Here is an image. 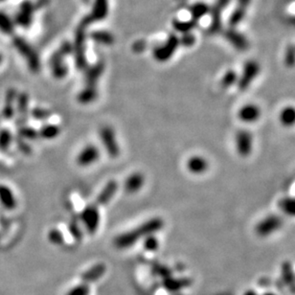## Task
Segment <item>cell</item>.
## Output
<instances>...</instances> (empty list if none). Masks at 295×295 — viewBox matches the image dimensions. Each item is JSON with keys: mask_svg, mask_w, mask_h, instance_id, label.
I'll list each match as a JSON object with an SVG mask.
<instances>
[{"mask_svg": "<svg viewBox=\"0 0 295 295\" xmlns=\"http://www.w3.org/2000/svg\"><path fill=\"white\" fill-rule=\"evenodd\" d=\"M264 295H276L273 293V292H265V294Z\"/></svg>", "mask_w": 295, "mask_h": 295, "instance_id": "obj_27", "label": "cell"}, {"mask_svg": "<svg viewBox=\"0 0 295 295\" xmlns=\"http://www.w3.org/2000/svg\"><path fill=\"white\" fill-rule=\"evenodd\" d=\"M153 274L162 277L164 279L171 276V270L167 266L162 265H153Z\"/></svg>", "mask_w": 295, "mask_h": 295, "instance_id": "obj_22", "label": "cell"}, {"mask_svg": "<svg viewBox=\"0 0 295 295\" xmlns=\"http://www.w3.org/2000/svg\"><path fill=\"white\" fill-rule=\"evenodd\" d=\"M144 182H145V178L142 173H133L127 178L125 182V190L127 193H136L142 188Z\"/></svg>", "mask_w": 295, "mask_h": 295, "instance_id": "obj_9", "label": "cell"}, {"mask_svg": "<svg viewBox=\"0 0 295 295\" xmlns=\"http://www.w3.org/2000/svg\"><path fill=\"white\" fill-rule=\"evenodd\" d=\"M48 240L49 242L56 245H61L64 242L63 235L61 234V231L58 229H52L48 233Z\"/></svg>", "mask_w": 295, "mask_h": 295, "instance_id": "obj_20", "label": "cell"}, {"mask_svg": "<svg viewBox=\"0 0 295 295\" xmlns=\"http://www.w3.org/2000/svg\"><path fill=\"white\" fill-rule=\"evenodd\" d=\"M118 189V184L115 182L114 180H111L108 182L107 185L103 188L102 191L100 194L96 199V204L97 205H106L109 204L112 201V198L116 193Z\"/></svg>", "mask_w": 295, "mask_h": 295, "instance_id": "obj_6", "label": "cell"}, {"mask_svg": "<svg viewBox=\"0 0 295 295\" xmlns=\"http://www.w3.org/2000/svg\"><path fill=\"white\" fill-rule=\"evenodd\" d=\"M106 271H107V266L105 264L100 263V264L93 265L87 271L82 273L81 277V281L83 284H86V285L94 283L98 281L99 279H101L106 273Z\"/></svg>", "mask_w": 295, "mask_h": 295, "instance_id": "obj_5", "label": "cell"}, {"mask_svg": "<svg viewBox=\"0 0 295 295\" xmlns=\"http://www.w3.org/2000/svg\"><path fill=\"white\" fill-rule=\"evenodd\" d=\"M261 115L260 109L255 105H246L239 112L240 118L246 123L256 122Z\"/></svg>", "mask_w": 295, "mask_h": 295, "instance_id": "obj_11", "label": "cell"}, {"mask_svg": "<svg viewBox=\"0 0 295 295\" xmlns=\"http://www.w3.org/2000/svg\"><path fill=\"white\" fill-rule=\"evenodd\" d=\"M280 121L285 127H292L295 125V108L286 107L280 113Z\"/></svg>", "mask_w": 295, "mask_h": 295, "instance_id": "obj_15", "label": "cell"}, {"mask_svg": "<svg viewBox=\"0 0 295 295\" xmlns=\"http://www.w3.org/2000/svg\"><path fill=\"white\" fill-rule=\"evenodd\" d=\"M244 295H258V293H257L255 290L250 289V290H247V291H245Z\"/></svg>", "mask_w": 295, "mask_h": 295, "instance_id": "obj_25", "label": "cell"}, {"mask_svg": "<svg viewBox=\"0 0 295 295\" xmlns=\"http://www.w3.org/2000/svg\"><path fill=\"white\" fill-rule=\"evenodd\" d=\"M69 231L71 233L73 238L78 241V242H81V239H82V233H81V228L79 227V225L75 223H72L69 225Z\"/></svg>", "mask_w": 295, "mask_h": 295, "instance_id": "obj_23", "label": "cell"}, {"mask_svg": "<svg viewBox=\"0 0 295 295\" xmlns=\"http://www.w3.org/2000/svg\"><path fill=\"white\" fill-rule=\"evenodd\" d=\"M98 96L97 87L93 86H84V88L81 90L78 95V101L81 104H90L93 102Z\"/></svg>", "mask_w": 295, "mask_h": 295, "instance_id": "obj_14", "label": "cell"}, {"mask_svg": "<svg viewBox=\"0 0 295 295\" xmlns=\"http://www.w3.org/2000/svg\"><path fill=\"white\" fill-rule=\"evenodd\" d=\"M0 61H1V56H0Z\"/></svg>", "mask_w": 295, "mask_h": 295, "instance_id": "obj_28", "label": "cell"}, {"mask_svg": "<svg viewBox=\"0 0 295 295\" xmlns=\"http://www.w3.org/2000/svg\"><path fill=\"white\" fill-rule=\"evenodd\" d=\"M104 66L101 63L93 66L89 70H87L84 76V82L85 86H93L96 87V83L99 80V78L102 75Z\"/></svg>", "mask_w": 295, "mask_h": 295, "instance_id": "obj_13", "label": "cell"}, {"mask_svg": "<svg viewBox=\"0 0 295 295\" xmlns=\"http://www.w3.org/2000/svg\"><path fill=\"white\" fill-rule=\"evenodd\" d=\"M187 168L192 173L201 174L207 170L208 163L202 156H193L188 160Z\"/></svg>", "mask_w": 295, "mask_h": 295, "instance_id": "obj_12", "label": "cell"}, {"mask_svg": "<svg viewBox=\"0 0 295 295\" xmlns=\"http://www.w3.org/2000/svg\"><path fill=\"white\" fill-rule=\"evenodd\" d=\"M294 277L295 273L292 265L289 263H285L282 266V270H281V278L284 284L287 286H290L294 281Z\"/></svg>", "mask_w": 295, "mask_h": 295, "instance_id": "obj_16", "label": "cell"}, {"mask_svg": "<svg viewBox=\"0 0 295 295\" xmlns=\"http://www.w3.org/2000/svg\"><path fill=\"white\" fill-rule=\"evenodd\" d=\"M16 46H18V48L20 49V51L26 56L27 60L29 61L31 68H33L35 71L39 70L40 67V63H39V59L37 57V55L34 53V51L31 49L30 47L24 42L22 40H16Z\"/></svg>", "mask_w": 295, "mask_h": 295, "instance_id": "obj_7", "label": "cell"}, {"mask_svg": "<svg viewBox=\"0 0 295 295\" xmlns=\"http://www.w3.org/2000/svg\"><path fill=\"white\" fill-rule=\"evenodd\" d=\"M34 116L38 120H46L51 116V112L43 109H36L34 111Z\"/></svg>", "mask_w": 295, "mask_h": 295, "instance_id": "obj_24", "label": "cell"}, {"mask_svg": "<svg viewBox=\"0 0 295 295\" xmlns=\"http://www.w3.org/2000/svg\"><path fill=\"white\" fill-rule=\"evenodd\" d=\"M81 220L87 232L94 234L99 227L100 214L95 205H88L81 212Z\"/></svg>", "mask_w": 295, "mask_h": 295, "instance_id": "obj_3", "label": "cell"}, {"mask_svg": "<svg viewBox=\"0 0 295 295\" xmlns=\"http://www.w3.org/2000/svg\"><path fill=\"white\" fill-rule=\"evenodd\" d=\"M100 157V152L94 145L86 146L77 157V163L81 167L90 166L96 162Z\"/></svg>", "mask_w": 295, "mask_h": 295, "instance_id": "obj_4", "label": "cell"}, {"mask_svg": "<svg viewBox=\"0 0 295 295\" xmlns=\"http://www.w3.org/2000/svg\"><path fill=\"white\" fill-rule=\"evenodd\" d=\"M192 281L188 278H173V277H168L165 278L163 281V285L164 287L169 290V291H178L180 289H182L184 287H187L191 285Z\"/></svg>", "mask_w": 295, "mask_h": 295, "instance_id": "obj_8", "label": "cell"}, {"mask_svg": "<svg viewBox=\"0 0 295 295\" xmlns=\"http://www.w3.org/2000/svg\"><path fill=\"white\" fill-rule=\"evenodd\" d=\"M164 225L162 220L159 218H154L140 226L134 228L133 230L128 231L126 233L117 236L114 239L113 244L118 249H126L133 244H136L142 238H146L149 235H153L159 231Z\"/></svg>", "mask_w": 295, "mask_h": 295, "instance_id": "obj_1", "label": "cell"}, {"mask_svg": "<svg viewBox=\"0 0 295 295\" xmlns=\"http://www.w3.org/2000/svg\"><path fill=\"white\" fill-rule=\"evenodd\" d=\"M61 133V129L57 125H46L41 128L40 135L44 139H54Z\"/></svg>", "mask_w": 295, "mask_h": 295, "instance_id": "obj_17", "label": "cell"}, {"mask_svg": "<svg viewBox=\"0 0 295 295\" xmlns=\"http://www.w3.org/2000/svg\"><path fill=\"white\" fill-rule=\"evenodd\" d=\"M289 287H290V290H291V291H292V292H293V293H295V277H294V281H293V283H292V285H290V286H289Z\"/></svg>", "mask_w": 295, "mask_h": 295, "instance_id": "obj_26", "label": "cell"}, {"mask_svg": "<svg viewBox=\"0 0 295 295\" xmlns=\"http://www.w3.org/2000/svg\"><path fill=\"white\" fill-rule=\"evenodd\" d=\"M100 137L102 139L103 145L112 158L118 157L120 153V148L116 139V135L111 127H103L100 131Z\"/></svg>", "mask_w": 295, "mask_h": 295, "instance_id": "obj_2", "label": "cell"}, {"mask_svg": "<svg viewBox=\"0 0 295 295\" xmlns=\"http://www.w3.org/2000/svg\"><path fill=\"white\" fill-rule=\"evenodd\" d=\"M66 295H89V286L86 284L76 285Z\"/></svg>", "mask_w": 295, "mask_h": 295, "instance_id": "obj_21", "label": "cell"}, {"mask_svg": "<svg viewBox=\"0 0 295 295\" xmlns=\"http://www.w3.org/2000/svg\"><path fill=\"white\" fill-rule=\"evenodd\" d=\"M144 248L148 251H156L158 249L159 246V243L157 241V239L153 235H149L145 238L144 240Z\"/></svg>", "mask_w": 295, "mask_h": 295, "instance_id": "obj_19", "label": "cell"}, {"mask_svg": "<svg viewBox=\"0 0 295 295\" xmlns=\"http://www.w3.org/2000/svg\"><path fill=\"white\" fill-rule=\"evenodd\" d=\"M176 44H177V41L175 39H173V40L168 41L167 44H165L164 46L158 47L157 49H155V51L153 53L155 59L159 61H165L169 60L172 57L174 50H175Z\"/></svg>", "mask_w": 295, "mask_h": 295, "instance_id": "obj_10", "label": "cell"}, {"mask_svg": "<svg viewBox=\"0 0 295 295\" xmlns=\"http://www.w3.org/2000/svg\"><path fill=\"white\" fill-rule=\"evenodd\" d=\"M0 31L4 34H12L14 31V23L11 21L10 18L4 14L3 12H0Z\"/></svg>", "mask_w": 295, "mask_h": 295, "instance_id": "obj_18", "label": "cell"}]
</instances>
